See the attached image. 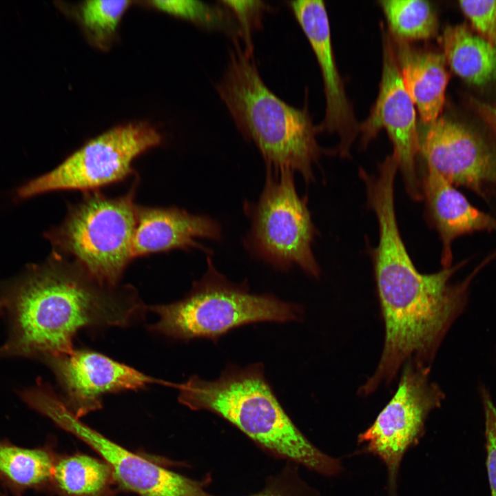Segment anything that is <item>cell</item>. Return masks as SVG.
<instances>
[{"label":"cell","mask_w":496,"mask_h":496,"mask_svg":"<svg viewBox=\"0 0 496 496\" xmlns=\"http://www.w3.org/2000/svg\"><path fill=\"white\" fill-rule=\"evenodd\" d=\"M0 300L10 327L0 354L42 360L72 352L83 328L127 327L147 309L132 286L102 283L54 251L8 282Z\"/></svg>","instance_id":"6da1fadb"},{"label":"cell","mask_w":496,"mask_h":496,"mask_svg":"<svg viewBox=\"0 0 496 496\" xmlns=\"http://www.w3.org/2000/svg\"><path fill=\"white\" fill-rule=\"evenodd\" d=\"M368 205L378 223L373 260L385 340L375 373L360 390L365 395L392 382L409 360L428 365L457 311L462 292L449 282L457 266L431 274L416 269L400 232L392 192H375Z\"/></svg>","instance_id":"7a4b0ae2"},{"label":"cell","mask_w":496,"mask_h":496,"mask_svg":"<svg viewBox=\"0 0 496 496\" xmlns=\"http://www.w3.org/2000/svg\"><path fill=\"white\" fill-rule=\"evenodd\" d=\"M173 387L179 391L181 404L218 415L280 456L327 476L342 469L339 459L319 450L295 426L267 381L261 363L245 368L229 364L215 380L192 375Z\"/></svg>","instance_id":"3957f363"},{"label":"cell","mask_w":496,"mask_h":496,"mask_svg":"<svg viewBox=\"0 0 496 496\" xmlns=\"http://www.w3.org/2000/svg\"><path fill=\"white\" fill-rule=\"evenodd\" d=\"M226 70L216 90L244 138L252 141L267 169H290L307 183L314 180L313 165L320 154L307 108L283 101L263 82L253 55L233 38Z\"/></svg>","instance_id":"277c9868"},{"label":"cell","mask_w":496,"mask_h":496,"mask_svg":"<svg viewBox=\"0 0 496 496\" xmlns=\"http://www.w3.org/2000/svg\"><path fill=\"white\" fill-rule=\"evenodd\" d=\"M207 269L194 282L183 299L149 309L158 316L150 329L165 336L188 341L207 338L217 342L231 329L258 322L296 320L300 308L269 294H255L245 284L229 281L207 257Z\"/></svg>","instance_id":"5b68a950"},{"label":"cell","mask_w":496,"mask_h":496,"mask_svg":"<svg viewBox=\"0 0 496 496\" xmlns=\"http://www.w3.org/2000/svg\"><path fill=\"white\" fill-rule=\"evenodd\" d=\"M136 185L118 197L85 192L63 221L45 233L53 251L71 256L102 283L116 286L134 259L132 243L138 205Z\"/></svg>","instance_id":"8992f818"},{"label":"cell","mask_w":496,"mask_h":496,"mask_svg":"<svg viewBox=\"0 0 496 496\" xmlns=\"http://www.w3.org/2000/svg\"><path fill=\"white\" fill-rule=\"evenodd\" d=\"M294 172L267 169L263 189L257 202L245 209L251 228L245 240L248 250L276 269L298 266L318 277L320 267L312 251L316 230L307 199L297 192Z\"/></svg>","instance_id":"52a82bcc"},{"label":"cell","mask_w":496,"mask_h":496,"mask_svg":"<svg viewBox=\"0 0 496 496\" xmlns=\"http://www.w3.org/2000/svg\"><path fill=\"white\" fill-rule=\"evenodd\" d=\"M162 136L145 122L114 127L91 139L51 171L17 189L21 200L61 190L98 191L134 174L133 161L156 147Z\"/></svg>","instance_id":"ba28073f"},{"label":"cell","mask_w":496,"mask_h":496,"mask_svg":"<svg viewBox=\"0 0 496 496\" xmlns=\"http://www.w3.org/2000/svg\"><path fill=\"white\" fill-rule=\"evenodd\" d=\"M23 400L93 448L126 489L140 496L210 495L203 484L148 461L85 425L49 386L38 384L24 392Z\"/></svg>","instance_id":"9c48e42d"},{"label":"cell","mask_w":496,"mask_h":496,"mask_svg":"<svg viewBox=\"0 0 496 496\" xmlns=\"http://www.w3.org/2000/svg\"><path fill=\"white\" fill-rule=\"evenodd\" d=\"M396 392L374 422L358 436L364 451L378 457L388 473L389 492L396 496L398 471L404 455L424 433L430 412L444 397L428 380L430 367L412 360L405 363Z\"/></svg>","instance_id":"30bf717a"},{"label":"cell","mask_w":496,"mask_h":496,"mask_svg":"<svg viewBox=\"0 0 496 496\" xmlns=\"http://www.w3.org/2000/svg\"><path fill=\"white\" fill-rule=\"evenodd\" d=\"M382 71L378 96L367 118L359 125L364 146L380 130H386L392 143V156L400 171L406 192L414 200L422 199L417 170L420 139L415 105L406 92L397 62L391 37L382 36Z\"/></svg>","instance_id":"8fae6325"},{"label":"cell","mask_w":496,"mask_h":496,"mask_svg":"<svg viewBox=\"0 0 496 496\" xmlns=\"http://www.w3.org/2000/svg\"><path fill=\"white\" fill-rule=\"evenodd\" d=\"M43 360L53 371L63 391V402L79 418L100 409L106 393L138 390L151 384H172L90 350L74 349Z\"/></svg>","instance_id":"7c38bea8"},{"label":"cell","mask_w":496,"mask_h":496,"mask_svg":"<svg viewBox=\"0 0 496 496\" xmlns=\"http://www.w3.org/2000/svg\"><path fill=\"white\" fill-rule=\"evenodd\" d=\"M420 154L426 167L455 185L479 194L496 185V152L464 124L439 117L420 136Z\"/></svg>","instance_id":"4fadbf2b"},{"label":"cell","mask_w":496,"mask_h":496,"mask_svg":"<svg viewBox=\"0 0 496 496\" xmlns=\"http://www.w3.org/2000/svg\"><path fill=\"white\" fill-rule=\"evenodd\" d=\"M289 3L310 43L322 76L325 115L316 131L336 133L340 138L337 149L342 156H347L360 132L359 125L335 60L324 3L320 0H298Z\"/></svg>","instance_id":"5bb4252c"},{"label":"cell","mask_w":496,"mask_h":496,"mask_svg":"<svg viewBox=\"0 0 496 496\" xmlns=\"http://www.w3.org/2000/svg\"><path fill=\"white\" fill-rule=\"evenodd\" d=\"M221 233L219 224L208 216L178 207L138 205L133 258L177 249L196 248L209 253L197 239L219 240Z\"/></svg>","instance_id":"9a60e30c"},{"label":"cell","mask_w":496,"mask_h":496,"mask_svg":"<svg viewBox=\"0 0 496 496\" xmlns=\"http://www.w3.org/2000/svg\"><path fill=\"white\" fill-rule=\"evenodd\" d=\"M422 198L431 224L442 242V264L451 267V244L459 236L496 229V221L473 207L453 185L435 171L425 168L421 178Z\"/></svg>","instance_id":"2e32d148"},{"label":"cell","mask_w":496,"mask_h":496,"mask_svg":"<svg viewBox=\"0 0 496 496\" xmlns=\"http://www.w3.org/2000/svg\"><path fill=\"white\" fill-rule=\"evenodd\" d=\"M392 37L404 87L422 122L428 125L439 118L444 103L449 74L444 54L418 48L408 41Z\"/></svg>","instance_id":"e0dca14e"},{"label":"cell","mask_w":496,"mask_h":496,"mask_svg":"<svg viewBox=\"0 0 496 496\" xmlns=\"http://www.w3.org/2000/svg\"><path fill=\"white\" fill-rule=\"evenodd\" d=\"M446 62L465 81L482 85L496 79V45L466 24L446 27L440 38Z\"/></svg>","instance_id":"ac0fdd59"},{"label":"cell","mask_w":496,"mask_h":496,"mask_svg":"<svg viewBox=\"0 0 496 496\" xmlns=\"http://www.w3.org/2000/svg\"><path fill=\"white\" fill-rule=\"evenodd\" d=\"M54 463L43 448H28L0 441V480L12 491L21 493L52 478Z\"/></svg>","instance_id":"d6986e66"},{"label":"cell","mask_w":496,"mask_h":496,"mask_svg":"<svg viewBox=\"0 0 496 496\" xmlns=\"http://www.w3.org/2000/svg\"><path fill=\"white\" fill-rule=\"evenodd\" d=\"M111 473L107 464L76 454L54 464L52 478L56 487L68 495L96 496L105 489Z\"/></svg>","instance_id":"ffe728a7"},{"label":"cell","mask_w":496,"mask_h":496,"mask_svg":"<svg viewBox=\"0 0 496 496\" xmlns=\"http://www.w3.org/2000/svg\"><path fill=\"white\" fill-rule=\"evenodd\" d=\"M392 36L405 41L427 39L437 29L433 6L424 0H383L379 1Z\"/></svg>","instance_id":"44dd1931"},{"label":"cell","mask_w":496,"mask_h":496,"mask_svg":"<svg viewBox=\"0 0 496 496\" xmlns=\"http://www.w3.org/2000/svg\"><path fill=\"white\" fill-rule=\"evenodd\" d=\"M131 1L89 0L79 5V21L90 41L100 49L110 46Z\"/></svg>","instance_id":"7402d4cb"},{"label":"cell","mask_w":496,"mask_h":496,"mask_svg":"<svg viewBox=\"0 0 496 496\" xmlns=\"http://www.w3.org/2000/svg\"><path fill=\"white\" fill-rule=\"evenodd\" d=\"M155 9L209 29L237 30L227 12L220 6L196 0H157L148 2ZM238 34V32L237 30Z\"/></svg>","instance_id":"603a6c76"},{"label":"cell","mask_w":496,"mask_h":496,"mask_svg":"<svg viewBox=\"0 0 496 496\" xmlns=\"http://www.w3.org/2000/svg\"><path fill=\"white\" fill-rule=\"evenodd\" d=\"M220 2L236 17L238 34L244 41V50L253 55L251 34L260 27L262 14L269 9V6L260 0H222Z\"/></svg>","instance_id":"cb8c5ba5"},{"label":"cell","mask_w":496,"mask_h":496,"mask_svg":"<svg viewBox=\"0 0 496 496\" xmlns=\"http://www.w3.org/2000/svg\"><path fill=\"white\" fill-rule=\"evenodd\" d=\"M459 3L481 37L496 45V0L460 1Z\"/></svg>","instance_id":"d4e9b609"},{"label":"cell","mask_w":496,"mask_h":496,"mask_svg":"<svg viewBox=\"0 0 496 496\" xmlns=\"http://www.w3.org/2000/svg\"><path fill=\"white\" fill-rule=\"evenodd\" d=\"M483 404L485 415L486 468L490 496H496V406L486 394L483 397Z\"/></svg>","instance_id":"484cf974"},{"label":"cell","mask_w":496,"mask_h":496,"mask_svg":"<svg viewBox=\"0 0 496 496\" xmlns=\"http://www.w3.org/2000/svg\"><path fill=\"white\" fill-rule=\"evenodd\" d=\"M249 496H315V494L292 468H287L271 479L262 491Z\"/></svg>","instance_id":"4316f807"},{"label":"cell","mask_w":496,"mask_h":496,"mask_svg":"<svg viewBox=\"0 0 496 496\" xmlns=\"http://www.w3.org/2000/svg\"><path fill=\"white\" fill-rule=\"evenodd\" d=\"M479 106L484 114L496 128V107L486 104H481Z\"/></svg>","instance_id":"83f0119b"},{"label":"cell","mask_w":496,"mask_h":496,"mask_svg":"<svg viewBox=\"0 0 496 496\" xmlns=\"http://www.w3.org/2000/svg\"><path fill=\"white\" fill-rule=\"evenodd\" d=\"M3 307V304L1 300H0V309Z\"/></svg>","instance_id":"f1b7e54d"}]
</instances>
